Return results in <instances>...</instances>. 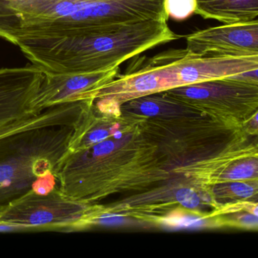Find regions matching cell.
<instances>
[{
  "label": "cell",
  "instance_id": "1",
  "mask_svg": "<svg viewBox=\"0 0 258 258\" xmlns=\"http://www.w3.org/2000/svg\"><path fill=\"white\" fill-rule=\"evenodd\" d=\"M167 22L111 25L69 37L21 40L16 46L43 72H105L155 46L180 38Z\"/></svg>",
  "mask_w": 258,
  "mask_h": 258
},
{
  "label": "cell",
  "instance_id": "2",
  "mask_svg": "<svg viewBox=\"0 0 258 258\" xmlns=\"http://www.w3.org/2000/svg\"><path fill=\"white\" fill-rule=\"evenodd\" d=\"M140 0H0V38H58L138 20Z\"/></svg>",
  "mask_w": 258,
  "mask_h": 258
},
{
  "label": "cell",
  "instance_id": "3",
  "mask_svg": "<svg viewBox=\"0 0 258 258\" xmlns=\"http://www.w3.org/2000/svg\"><path fill=\"white\" fill-rule=\"evenodd\" d=\"M139 55L132 58L123 75L96 90L94 99L119 105L125 99L258 69V55L200 57L185 49H170L152 57Z\"/></svg>",
  "mask_w": 258,
  "mask_h": 258
},
{
  "label": "cell",
  "instance_id": "4",
  "mask_svg": "<svg viewBox=\"0 0 258 258\" xmlns=\"http://www.w3.org/2000/svg\"><path fill=\"white\" fill-rule=\"evenodd\" d=\"M74 126L37 128L0 139V211L57 169Z\"/></svg>",
  "mask_w": 258,
  "mask_h": 258
},
{
  "label": "cell",
  "instance_id": "5",
  "mask_svg": "<svg viewBox=\"0 0 258 258\" xmlns=\"http://www.w3.org/2000/svg\"><path fill=\"white\" fill-rule=\"evenodd\" d=\"M87 211L84 202L69 197L58 187L47 194L29 190L0 211V222L27 226L34 232H71Z\"/></svg>",
  "mask_w": 258,
  "mask_h": 258
},
{
  "label": "cell",
  "instance_id": "6",
  "mask_svg": "<svg viewBox=\"0 0 258 258\" xmlns=\"http://www.w3.org/2000/svg\"><path fill=\"white\" fill-rule=\"evenodd\" d=\"M187 51L200 57L258 55V20L223 24L186 37Z\"/></svg>",
  "mask_w": 258,
  "mask_h": 258
},
{
  "label": "cell",
  "instance_id": "7",
  "mask_svg": "<svg viewBox=\"0 0 258 258\" xmlns=\"http://www.w3.org/2000/svg\"><path fill=\"white\" fill-rule=\"evenodd\" d=\"M119 67L93 73L55 74L44 77L31 102L33 110L40 114L47 108L68 102L94 99V92L118 75Z\"/></svg>",
  "mask_w": 258,
  "mask_h": 258
},
{
  "label": "cell",
  "instance_id": "8",
  "mask_svg": "<svg viewBox=\"0 0 258 258\" xmlns=\"http://www.w3.org/2000/svg\"><path fill=\"white\" fill-rule=\"evenodd\" d=\"M195 14L223 24L255 20L258 0H196Z\"/></svg>",
  "mask_w": 258,
  "mask_h": 258
},
{
  "label": "cell",
  "instance_id": "9",
  "mask_svg": "<svg viewBox=\"0 0 258 258\" xmlns=\"http://www.w3.org/2000/svg\"><path fill=\"white\" fill-rule=\"evenodd\" d=\"M196 0H164V11L168 19L183 22L195 14Z\"/></svg>",
  "mask_w": 258,
  "mask_h": 258
},
{
  "label": "cell",
  "instance_id": "10",
  "mask_svg": "<svg viewBox=\"0 0 258 258\" xmlns=\"http://www.w3.org/2000/svg\"><path fill=\"white\" fill-rule=\"evenodd\" d=\"M164 224L171 228H198L203 226L204 221L200 217L188 215L170 216L164 220Z\"/></svg>",
  "mask_w": 258,
  "mask_h": 258
},
{
  "label": "cell",
  "instance_id": "11",
  "mask_svg": "<svg viewBox=\"0 0 258 258\" xmlns=\"http://www.w3.org/2000/svg\"><path fill=\"white\" fill-rule=\"evenodd\" d=\"M256 172V164L253 162L243 163L234 167L227 174V177L233 180L246 179L252 177Z\"/></svg>",
  "mask_w": 258,
  "mask_h": 258
},
{
  "label": "cell",
  "instance_id": "12",
  "mask_svg": "<svg viewBox=\"0 0 258 258\" xmlns=\"http://www.w3.org/2000/svg\"><path fill=\"white\" fill-rule=\"evenodd\" d=\"M176 198L178 202L185 208H196L200 203L199 196L191 188H183L178 190Z\"/></svg>",
  "mask_w": 258,
  "mask_h": 258
},
{
  "label": "cell",
  "instance_id": "13",
  "mask_svg": "<svg viewBox=\"0 0 258 258\" xmlns=\"http://www.w3.org/2000/svg\"><path fill=\"white\" fill-rule=\"evenodd\" d=\"M114 148L115 146L112 141L105 140L93 145L90 152L96 156H106L114 151Z\"/></svg>",
  "mask_w": 258,
  "mask_h": 258
},
{
  "label": "cell",
  "instance_id": "14",
  "mask_svg": "<svg viewBox=\"0 0 258 258\" xmlns=\"http://www.w3.org/2000/svg\"><path fill=\"white\" fill-rule=\"evenodd\" d=\"M139 107L142 114L146 116H155L160 112V105L156 101L152 99L141 101Z\"/></svg>",
  "mask_w": 258,
  "mask_h": 258
},
{
  "label": "cell",
  "instance_id": "15",
  "mask_svg": "<svg viewBox=\"0 0 258 258\" xmlns=\"http://www.w3.org/2000/svg\"><path fill=\"white\" fill-rule=\"evenodd\" d=\"M231 189L238 197L249 198L253 194V187L243 182H234L231 185Z\"/></svg>",
  "mask_w": 258,
  "mask_h": 258
},
{
  "label": "cell",
  "instance_id": "16",
  "mask_svg": "<svg viewBox=\"0 0 258 258\" xmlns=\"http://www.w3.org/2000/svg\"><path fill=\"white\" fill-rule=\"evenodd\" d=\"M241 222L246 226H253L257 223V217L254 215H245L241 219Z\"/></svg>",
  "mask_w": 258,
  "mask_h": 258
},
{
  "label": "cell",
  "instance_id": "17",
  "mask_svg": "<svg viewBox=\"0 0 258 258\" xmlns=\"http://www.w3.org/2000/svg\"><path fill=\"white\" fill-rule=\"evenodd\" d=\"M114 137L116 139H120L122 137V134L120 131H117V132L114 133Z\"/></svg>",
  "mask_w": 258,
  "mask_h": 258
}]
</instances>
